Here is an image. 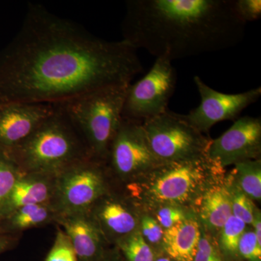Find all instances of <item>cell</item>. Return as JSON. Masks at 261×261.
<instances>
[{
	"mask_svg": "<svg viewBox=\"0 0 261 261\" xmlns=\"http://www.w3.org/2000/svg\"><path fill=\"white\" fill-rule=\"evenodd\" d=\"M137 50L29 3L20 30L0 50V105L58 104L130 84L143 72Z\"/></svg>",
	"mask_w": 261,
	"mask_h": 261,
	"instance_id": "obj_1",
	"label": "cell"
},
{
	"mask_svg": "<svg viewBox=\"0 0 261 261\" xmlns=\"http://www.w3.org/2000/svg\"><path fill=\"white\" fill-rule=\"evenodd\" d=\"M246 25L236 0H128L122 40L173 61L235 47Z\"/></svg>",
	"mask_w": 261,
	"mask_h": 261,
	"instance_id": "obj_2",
	"label": "cell"
},
{
	"mask_svg": "<svg viewBox=\"0 0 261 261\" xmlns=\"http://www.w3.org/2000/svg\"><path fill=\"white\" fill-rule=\"evenodd\" d=\"M53 105V113L27 138L13 148L5 149L22 173L56 176L70 165L92 158L64 110Z\"/></svg>",
	"mask_w": 261,
	"mask_h": 261,
	"instance_id": "obj_3",
	"label": "cell"
},
{
	"mask_svg": "<svg viewBox=\"0 0 261 261\" xmlns=\"http://www.w3.org/2000/svg\"><path fill=\"white\" fill-rule=\"evenodd\" d=\"M224 169L207 158L185 162L159 163L137 181L128 184L135 202L183 208L196 203L204 192L221 177Z\"/></svg>",
	"mask_w": 261,
	"mask_h": 261,
	"instance_id": "obj_4",
	"label": "cell"
},
{
	"mask_svg": "<svg viewBox=\"0 0 261 261\" xmlns=\"http://www.w3.org/2000/svg\"><path fill=\"white\" fill-rule=\"evenodd\" d=\"M128 85L110 86L58 103L83 137L93 159L104 162L107 160L123 119Z\"/></svg>",
	"mask_w": 261,
	"mask_h": 261,
	"instance_id": "obj_5",
	"label": "cell"
},
{
	"mask_svg": "<svg viewBox=\"0 0 261 261\" xmlns=\"http://www.w3.org/2000/svg\"><path fill=\"white\" fill-rule=\"evenodd\" d=\"M147 142L160 163L207 158L211 139L192 126L183 115L168 109L142 123Z\"/></svg>",
	"mask_w": 261,
	"mask_h": 261,
	"instance_id": "obj_6",
	"label": "cell"
},
{
	"mask_svg": "<svg viewBox=\"0 0 261 261\" xmlns=\"http://www.w3.org/2000/svg\"><path fill=\"white\" fill-rule=\"evenodd\" d=\"M106 163L89 158L56 175L51 205L59 216L87 214L97 200L111 191Z\"/></svg>",
	"mask_w": 261,
	"mask_h": 261,
	"instance_id": "obj_7",
	"label": "cell"
},
{
	"mask_svg": "<svg viewBox=\"0 0 261 261\" xmlns=\"http://www.w3.org/2000/svg\"><path fill=\"white\" fill-rule=\"evenodd\" d=\"M176 81L172 61L166 56L156 58L148 73L135 84L128 85L123 118L144 123L167 111Z\"/></svg>",
	"mask_w": 261,
	"mask_h": 261,
	"instance_id": "obj_8",
	"label": "cell"
},
{
	"mask_svg": "<svg viewBox=\"0 0 261 261\" xmlns=\"http://www.w3.org/2000/svg\"><path fill=\"white\" fill-rule=\"evenodd\" d=\"M115 176L130 184L159 164L141 122L123 118L110 146L107 160Z\"/></svg>",
	"mask_w": 261,
	"mask_h": 261,
	"instance_id": "obj_9",
	"label": "cell"
},
{
	"mask_svg": "<svg viewBox=\"0 0 261 261\" xmlns=\"http://www.w3.org/2000/svg\"><path fill=\"white\" fill-rule=\"evenodd\" d=\"M200 94L198 107L194 108L184 118L201 133H207L211 127L221 121H233L244 110L256 102L261 96V87L239 94H225L207 86L200 77H194Z\"/></svg>",
	"mask_w": 261,
	"mask_h": 261,
	"instance_id": "obj_10",
	"label": "cell"
},
{
	"mask_svg": "<svg viewBox=\"0 0 261 261\" xmlns=\"http://www.w3.org/2000/svg\"><path fill=\"white\" fill-rule=\"evenodd\" d=\"M261 120L245 116L238 118L219 138L211 140L207 157L220 168L260 159Z\"/></svg>",
	"mask_w": 261,
	"mask_h": 261,
	"instance_id": "obj_11",
	"label": "cell"
},
{
	"mask_svg": "<svg viewBox=\"0 0 261 261\" xmlns=\"http://www.w3.org/2000/svg\"><path fill=\"white\" fill-rule=\"evenodd\" d=\"M129 198L111 191L102 196L88 212L108 243L115 245L139 228L140 216Z\"/></svg>",
	"mask_w": 261,
	"mask_h": 261,
	"instance_id": "obj_12",
	"label": "cell"
},
{
	"mask_svg": "<svg viewBox=\"0 0 261 261\" xmlns=\"http://www.w3.org/2000/svg\"><path fill=\"white\" fill-rule=\"evenodd\" d=\"M54 111V105L11 102L0 105V147L13 148Z\"/></svg>",
	"mask_w": 261,
	"mask_h": 261,
	"instance_id": "obj_13",
	"label": "cell"
},
{
	"mask_svg": "<svg viewBox=\"0 0 261 261\" xmlns=\"http://www.w3.org/2000/svg\"><path fill=\"white\" fill-rule=\"evenodd\" d=\"M56 224L69 238L78 261H100L108 250V242L87 214L62 215Z\"/></svg>",
	"mask_w": 261,
	"mask_h": 261,
	"instance_id": "obj_14",
	"label": "cell"
},
{
	"mask_svg": "<svg viewBox=\"0 0 261 261\" xmlns=\"http://www.w3.org/2000/svg\"><path fill=\"white\" fill-rule=\"evenodd\" d=\"M56 176L42 173H22L5 202L0 220L23 206L51 203Z\"/></svg>",
	"mask_w": 261,
	"mask_h": 261,
	"instance_id": "obj_15",
	"label": "cell"
},
{
	"mask_svg": "<svg viewBox=\"0 0 261 261\" xmlns=\"http://www.w3.org/2000/svg\"><path fill=\"white\" fill-rule=\"evenodd\" d=\"M196 203L198 207L201 226L207 233H219L232 216L231 200L226 181L216 180L200 196Z\"/></svg>",
	"mask_w": 261,
	"mask_h": 261,
	"instance_id": "obj_16",
	"label": "cell"
},
{
	"mask_svg": "<svg viewBox=\"0 0 261 261\" xmlns=\"http://www.w3.org/2000/svg\"><path fill=\"white\" fill-rule=\"evenodd\" d=\"M201 236V225L197 219L185 221L165 230L161 245L172 261H195Z\"/></svg>",
	"mask_w": 261,
	"mask_h": 261,
	"instance_id": "obj_17",
	"label": "cell"
},
{
	"mask_svg": "<svg viewBox=\"0 0 261 261\" xmlns=\"http://www.w3.org/2000/svg\"><path fill=\"white\" fill-rule=\"evenodd\" d=\"M58 216L51 203L23 206L0 220V233L17 237L31 228L56 224Z\"/></svg>",
	"mask_w": 261,
	"mask_h": 261,
	"instance_id": "obj_18",
	"label": "cell"
},
{
	"mask_svg": "<svg viewBox=\"0 0 261 261\" xmlns=\"http://www.w3.org/2000/svg\"><path fill=\"white\" fill-rule=\"evenodd\" d=\"M229 176L240 190L252 200H261V161L251 160L237 163Z\"/></svg>",
	"mask_w": 261,
	"mask_h": 261,
	"instance_id": "obj_19",
	"label": "cell"
},
{
	"mask_svg": "<svg viewBox=\"0 0 261 261\" xmlns=\"http://www.w3.org/2000/svg\"><path fill=\"white\" fill-rule=\"evenodd\" d=\"M125 261H154V252L145 241L140 229L116 244Z\"/></svg>",
	"mask_w": 261,
	"mask_h": 261,
	"instance_id": "obj_20",
	"label": "cell"
},
{
	"mask_svg": "<svg viewBox=\"0 0 261 261\" xmlns=\"http://www.w3.org/2000/svg\"><path fill=\"white\" fill-rule=\"evenodd\" d=\"M246 227L243 221L231 216L219 233L220 252L228 257L238 256L239 243Z\"/></svg>",
	"mask_w": 261,
	"mask_h": 261,
	"instance_id": "obj_21",
	"label": "cell"
},
{
	"mask_svg": "<svg viewBox=\"0 0 261 261\" xmlns=\"http://www.w3.org/2000/svg\"><path fill=\"white\" fill-rule=\"evenodd\" d=\"M226 183L231 200L232 216L241 220L247 226L252 225L255 213L257 209L253 202L239 189L229 175L226 179Z\"/></svg>",
	"mask_w": 261,
	"mask_h": 261,
	"instance_id": "obj_22",
	"label": "cell"
},
{
	"mask_svg": "<svg viewBox=\"0 0 261 261\" xmlns=\"http://www.w3.org/2000/svg\"><path fill=\"white\" fill-rule=\"evenodd\" d=\"M21 174L13 160L0 147V217L17 178Z\"/></svg>",
	"mask_w": 261,
	"mask_h": 261,
	"instance_id": "obj_23",
	"label": "cell"
},
{
	"mask_svg": "<svg viewBox=\"0 0 261 261\" xmlns=\"http://www.w3.org/2000/svg\"><path fill=\"white\" fill-rule=\"evenodd\" d=\"M44 261H78L69 238L61 228H58L53 247Z\"/></svg>",
	"mask_w": 261,
	"mask_h": 261,
	"instance_id": "obj_24",
	"label": "cell"
},
{
	"mask_svg": "<svg viewBox=\"0 0 261 261\" xmlns=\"http://www.w3.org/2000/svg\"><path fill=\"white\" fill-rule=\"evenodd\" d=\"M195 261H224L217 245L202 226Z\"/></svg>",
	"mask_w": 261,
	"mask_h": 261,
	"instance_id": "obj_25",
	"label": "cell"
},
{
	"mask_svg": "<svg viewBox=\"0 0 261 261\" xmlns=\"http://www.w3.org/2000/svg\"><path fill=\"white\" fill-rule=\"evenodd\" d=\"M238 254L247 261H261V245L253 230H245L240 239Z\"/></svg>",
	"mask_w": 261,
	"mask_h": 261,
	"instance_id": "obj_26",
	"label": "cell"
},
{
	"mask_svg": "<svg viewBox=\"0 0 261 261\" xmlns=\"http://www.w3.org/2000/svg\"><path fill=\"white\" fill-rule=\"evenodd\" d=\"M142 237L145 241L150 245H159L162 243L163 233L164 230L159 224L157 220L152 216H140V225H139Z\"/></svg>",
	"mask_w": 261,
	"mask_h": 261,
	"instance_id": "obj_27",
	"label": "cell"
},
{
	"mask_svg": "<svg viewBox=\"0 0 261 261\" xmlns=\"http://www.w3.org/2000/svg\"><path fill=\"white\" fill-rule=\"evenodd\" d=\"M187 218L183 208L176 206H162L156 214V220L163 230L168 229L179 224Z\"/></svg>",
	"mask_w": 261,
	"mask_h": 261,
	"instance_id": "obj_28",
	"label": "cell"
},
{
	"mask_svg": "<svg viewBox=\"0 0 261 261\" xmlns=\"http://www.w3.org/2000/svg\"><path fill=\"white\" fill-rule=\"evenodd\" d=\"M236 8L239 15L246 23L260 18V0H236Z\"/></svg>",
	"mask_w": 261,
	"mask_h": 261,
	"instance_id": "obj_29",
	"label": "cell"
},
{
	"mask_svg": "<svg viewBox=\"0 0 261 261\" xmlns=\"http://www.w3.org/2000/svg\"><path fill=\"white\" fill-rule=\"evenodd\" d=\"M18 240L17 237L0 233V255L14 248Z\"/></svg>",
	"mask_w": 261,
	"mask_h": 261,
	"instance_id": "obj_30",
	"label": "cell"
},
{
	"mask_svg": "<svg viewBox=\"0 0 261 261\" xmlns=\"http://www.w3.org/2000/svg\"><path fill=\"white\" fill-rule=\"evenodd\" d=\"M100 261H125L119 250L115 247L113 249H108Z\"/></svg>",
	"mask_w": 261,
	"mask_h": 261,
	"instance_id": "obj_31",
	"label": "cell"
},
{
	"mask_svg": "<svg viewBox=\"0 0 261 261\" xmlns=\"http://www.w3.org/2000/svg\"><path fill=\"white\" fill-rule=\"evenodd\" d=\"M252 226H253V229L252 230L255 233L257 242L261 245V214L258 209H257L255 211Z\"/></svg>",
	"mask_w": 261,
	"mask_h": 261,
	"instance_id": "obj_32",
	"label": "cell"
},
{
	"mask_svg": "<svg viewBox=\"0 0 261 261\" xmlns=\"http://www.w3.org/2000/svg\"><path fill=\"white\" fill-rule=\"evenodd\" d=\"M154 261H172L171 259L168 258L167 256L166 257H159L158 258L154 259Z\"/></svg>",
	"mask_w": 261,
	"mask_h": 261,
	"instance_id": "obj_33",
	"label": "cell"
}]
</instances>
